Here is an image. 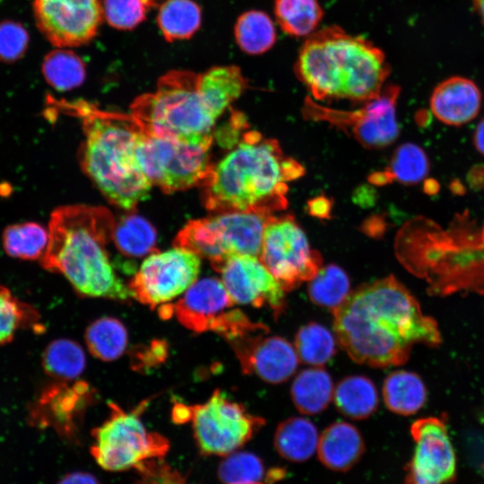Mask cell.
<instances>
[{"mask_svg": "<svg viewBox=\"0 0 484 484\" xmlns=\"http://www.w3.org/2000/svg\"><path fill=\"white\" fill-rule=\"evenodd\" d=\"M333 314L338 343L359 364L398 366L407 361L413 344L441 341L436 321L392 275L350 291Z\"/></svg>", "mask_w": 484, "mask_h": 484, "instance_id": "obj_1", "label": "cell"}, {"mask_svg": "<svg viewBox=\"0 0 484 484\" xmlns=\"http://www.w3.org/2000/svg\"><path fill=\"white\" fill-rule=\"evenodd\" d=\"M304 174L303 167L284 155L274 139L255 131L243 135L203 184L206 209L272 215L287 206V183Z\"/></svg>", "mask_w": 484, "mask_h": 484, "instance_id": "obj_2", "label": "cell"}, {"mask_svg": "<svg viewBox=\"0 0 484 484\" xmlns=\"http://www.w3.org/2000/svg\"><path fill=\"white\" fill-rule=\"evenodd\" d=\"M115 223L112 213L104 207L76 204L56 208L50 217L41 266L62 273L83 297L128 300L131 292L116 275L105 249L112 239Z\"/></svg>", "mask_w": 484, "mask_h": 484, "instance_id": "obj_3", "label": "cell"}, {"mask_svg": "<svg viewBox=\"0 0 484 484\" xmlns=\"http://www.w3.org/2000/svg\"><path fill=\"white\" fill-rule=\"evenodd\" d=\"M295 72L315 99L367 102L381 94L390 66L371 41L331 25L307 37Z\"/></svg>", "mask_w": 484, "mask_h": 484, "instance_id": "obj_4", "label": "cell"}, {"mask_svg": "<svg viewBox=\"0 0 484 484\" xmlns=\"http://www.w3.org/2000/svg\"><path fill=\"white\" fill-rule=\"evenodd\" d=\"M50 100L56 107L80 115L85 134L80 150V162L107 199L127 210L145 200L151 183L135 156L142 130L134 117L104 112L84 102Z\"/></svg>", "mask_w": 484, "mask_h": 484, "instance_id": "obj_5", "label": "cell"}, {"mask_svg": "<svg viewBox=\"0 0 484 484\" xmlns=\"http://www.w3.org/2000/svg\"><path fill=\"white\" fill-rule=\"evenodd\" d=\"M198 73L172 70L162 75L152 93L139 96L132 114L148 135L186 141L213 137L217 117L203 99L197 86Z\"/></svg>", "mask_w": 484, "mask_h": 484, "instance_id": "obj_6", "label": "cell"}, {"mask_svg": "<svg viewBox=\"0 0 484 484\" xmlns=\"http://www.w3.org/2000/svg\"><path fill=\"white\" fill-rule=\"evenodd\" d=\"M108 407V419L91 433L94 443L91 454L102 469L121 471L149 460L163 459L169 449V440L148 431L140 419L146 402L130 412L112 402Z\"/></svg>", "mask_w": 484, "mask_h": 484, "instance_id": "obj_7", "label": "cell"}, {"mask_svg": "<svg viewBox=\"0 0 484 484\" xmlns=\"http://www.w3.org/2000/svg\"><path fill=\"white\" fill-rule=\"evenodd\" d=\"M212 143V137L186 141L141 132L135 156L151 185L171 194L203 186L212 167L209 161Z\"/></svg>", "mask_w": 484, "mask_h": 484, "instance_id": "obj_8", "label": "cell"}, {"mask_svg": "<svg viewBox=\"0 0 484 484\" xmlns=\"http://www.w3.org/2000/svg\"><path fill=\"white\" fill-rule=\"evenodd\" d=\"M271 215L229 212L189 221L183 229L185 246L220 271L232 255L260 256L264 230Z\"/></svg>", "mask_w": 484, "mask_h": 484, "instance_id": "obj_9", "label": "cell"}, {"mask_svg": "<svg viewBox=\"0 0 484 484\" xmlns=\"http://www.w3.org/2000/svg\"><path fill=\"white\" fill-rule=\"evenodd\" d=\"M193 431L204 454L227 456L243 446L264 424L217 389L204 403L190 406Z\"/></svg>", "mask_w": 484, "mask_h": 484, "instance_id": "obj_10", "label": "cell"}, {"mask_svg": "<svg viewBox=\"0 0 484 484\" xmlns=\"http://www.w3.org/2000/svg\"><path fill=\"white\" fill-rule=\"evenodd\" d=\"M259 259L285 291L312 280L322 268L320 254L291 216H269Z\"/></svg>", "mask_w": 484, "mask_h": 484, "instance_id": "obj_11", "label": "cell"}, {"mask_svg": "<svg viewBox=\"0 0 484 484\" xmlns=\"http://www.w3.org/2000/svg\"><path fill=\"white\" fill-rule=\"evenodd\" d=\"M399 94L398 86L389 85L363 108L351 111L324 108L307 98L303 113L307 119L324 121L345 131L367 148L385 147L399 134L395 110Z\"/></svg>", "mask_w": 484, "mask_h": 484, "instance_id": "obj_12", "label": "cell"}, {"mask_svg": "<svg viewBox=\"0 0 484 484\" xmlns=\"http://www.w3.org/2000/svg\"><path fill=\"white\" fill-rule=\"evenodd\" d=\"M200 258L176 246L151 254L129 282L131 295L151 308L172 300L196 281Z\"/></svg>", "mask_w": 484, "mask_h": 484, "instance_id": "obj_13", "label": "cell"}, {"mask_svg": "<svg viewBox=\"0 0 484 484\" xmlns=\"http://www.w3.org/2000/svg\"><path fill=\"white\" fill-rule=\"evenodd\" d=\"M33 13L39 30L58 48L88 44L104 18L100 0H34Z\"/></svg>", "mask_w": 484, "mask_h": 484, "instance_id": "obj_14", "label": "cell"}, {"mask_svg": "<svg viewBox=\"0 0 484 484\" xmlns=\"http://www.w3.org/2000/svg\"><path fill=\"white\" fill-rule=\"evenodd\" d=\"M414 453L403 484H448L454 480L456 457L445 422L436 417L416 420L411 428Z\"/></svg>", "mask_w": 484, "mask_h": 484, "instance_id": "obj_15", "label": "cell"}, {"mask_svg": "<svg viewBox=\"0 0 484 484\" xmlns=\"http://www.w3.org/2000/svg\"><path fill=\"white\" fill-rule=\"evenodd\" d=\"M219 272L235 304L267 306L275 316L285 309V290L259 257L232 255Z\"/></svg>", "mask_w": 484, "mask_h": 484, "instance_id": "obj_16", "label": "cell"}, {"mask_svg": "<svg viewBox=\"0 0 484 484\" xmlns=\"http://www.w3.org/2000/svg\"><path fill=\"white\" fill-rule=\"evenodd\" d=\"M268 332L253 333L229 344L244 373L279 384L295 373L299 359L292 344L280 336H265Z\"/></svg>", "mask_w": 484, "mask_h": 484, "instance_id": "obj_17", "label": "cell"}, {"mask_svg": "<svg viewBox=\"0 0 484 484\" xmlns=\"http://www.w3.org/2000/svg\"><path fill=\"white\" fill-rule=\"evenodd\" d=\"M91 400L88 383L77 381L68 385L57 381L42 391L30 414L35 422L53 426L61 434L71 436Z\"/></svg>", "mask_w": 484, "mask_h": 484, "instance_id": "obj_18", "label": "cell"}, {"mask_svg": "<svg viewBox=\"0 0 484 484\" xmlns=\"http://www.w3.org/2000/svg\"><path fill=\"white\" fill-rule=\"evenodd\" d=\"M234 305L221 280L217 278L195 281L177 302L169 304L172 315L195 333L210 331L215 320Z\"/></svg>", "mask_w": 484, "mask_h": 484, "instance_id": "obj_19", "label": "cell"}, {"mask_svg": "<svg viewBox=\"0 0 484 484\" xmlns=\"http://www.w3.org/2000/svg\"><path fill=\"white\" fill-rule=\"evenodd\" d=\"M481 94L478 86L461 76L440 82L430 97V108L441 122L461 125L472 120L480 111Z\"/></svg>", "mask_w": 484, "mask_h": 484, "instance_id": "obj_20", "label": "cell"}, {"mask_svg": "<svg viewBox=\"0 0 484 484\" xmlns=\"http://www.w3.org/2000/svg\"><path fill=\"white\" fill-rule=\"evenodd\" d=\"M365 451L363 437L359 429L344 421L328 426L319 436L317 454L320 462L335 471L352 468Z\"/></svg>", "mask_w": 484, "mask_h": 484, "instance_id": "obj_21", "label": "cell"}, {"mask_svg": "<svg viewBox=\"0 0 484 484\" xmlns=\"http://www.w3.org/2000/svg\"><path fill=\"white\" fill-rule=\"evenodd\" d=\"M197 86L206 106L218 118L240 97L247 82L238 66L220 65L198 73Z\"/></svg>", "mask_w": 484, "mask_h": 484, "instance_id": "obj_22", "label": "cell"}, {"mask_svg": "<svg viewBox=\"0 0 484 484\" xmlns=\"http://www.w3.org/2000/svg\"><path fill=\"white\" fill-rule=\"evenodd\" d=\"M319 436L315 426L309 419L292 417L276 428L274 446L278 454L290 462H305L317 450Z\"/></svg>", "mask_w": 484, "mask_h": 484, "instance_id": "obj_23", "label": "cell"}, {"mask_svg": "<svg viewBox=\"0 0 484 484\" xmlns=\"http://www.w3.org/2000/svg\"><path fill=\"white\" fill-rule=\"evenodd\" d=\"M333 384L329 373L320 367L302 370L291 385V399L299 412L315 415L323 411L333 398Z\"/></svg>", "mask_w": 484, "mask_h": 484, "instance_id": "obj_24", "label": "cell"}, {"mask_svg": "<svg viewBox=\"0 0 484 484\" xmlns=\"http://www.w3.org/2000/svg\"><path fill=\"white\" fill-rule=\"evenodd\" d=\"M333 400L341 413L354 419L368 418L378 405L376 388L364 376H350L341 379L334 387Z\"/></svg>", "mask_w": 484, "mask_h": 484, "instance_id": "obj_25", "label": "cell"}, {"mask_svg": "<svg viewBox=\"0 0 484 484\" xmlns=\"http://www.w3.org/2000/svg\"><path fill=\"white\" fill-rule=\"evenodd\" d=\"M383 397L390 411L407 416L417 412L424 405L427 392L418 375L399 370L385 378Z\"/></svg>", "mask_w": 484, "mask_h": 484, "instance_id": "obj_26", "label": "cell"}, {"mask_svg": "<svg viewBox=\"0 0 484 484\" xmlns=\"http://www.w3.org/2000/svg\"><path fill=\"white\" fill-rule=\"evenodd\" d=\"M157 22L168 42L188 39L201 26L202 11L193 0H166L160 5Z\"/></svg>", "mask_w": 484, "mask_h": 484, "instance_id": "obj_27", "label": "cell"}, {"mask_svg": "<svg viewBox=\"0 0 484 484\" xmlns=\"http://www.w3.org/2000/svg\"><path fill=\"white\" fill-rule=\"evenodd\" d=\"M428 169L425 151L414 143H404L396 149L386 170L372 174L369 181L376 185H385L392 180L417 184L427 177Z\"/></svg>", "mask_w": 484, "mask_h": 484, "instance_id": "obj_28", "label": "cell"}, {"mask_svg": "<svg viewBox=\"0 0 484 484\" xmlns=\"http://www.w3.org/2000/svg\"><path fill=\"white\" fill-rule=\"evenodd\" d=\"M234 37L238 48L248 55H261L276 42L275 26L263 11L250 10L238 16L234 26Z\"/></svg>", "mask_w": 484, "mask_h": 484, "instance_id": "obj_29", "label": "cell"}, {"mask_svg": "<svg viewBox=\"0 0 484 484\" xmlns=\"http://www.w3.org/2000/svg\"><path fill=\"white\" fill-rule=\"evenodd\" d=\"M156 240L155 229L142 216L132 213L115 223L112 241L126 256L139 258L157 252Z\"/></svg>", "mask_w": 484, "mask_h": 484, "instance_id": "obj_30", "label": "cell"}, {"mask_svg": "<svg viewBox=\"0 0 484 484\" xmlns=\"http://www.w3.org/2000/svg\"><path fill=\"white\" fill-rule=\"evenodd\" d=\"M273 11L281 29L293 37H308L324 17L318 0H274Z\"/></svg>", "mask_w": 484, "mask_h": 484, "instance_id": "obj_31", "label": "cell"}, {"mask_svg": "<svg viewBox=\"0 0 484 484\" xmlns=\"http://www.w3.org/2000/svg\"><path fill=\"white\" fill-rule=\"evenodd\" d=\"M85 342L97 359L111 361L119 358L127 346L128 335L118 319L104 316L92 322L85 331Z\"/></svg>", "mask_w": 484, "mask_h": 484, "instance_id": "obj_32", "label": "cell"}, {"mask_svg": "<svg viewBox=\"0 0 484 484\" xmlns=\"http://www.w3.org/2000/svg\"><path fill=\"white\" fill-rule=\"evenodd\" d=\"M85 362L82 348L69 339L51 341L44 350L41 358L45 372L60 382L76 379L84 370Z\"/></svg>", "mask_w": 484, "mask_h": 484, "instance_id": "obj_33", "label": "cell"}, {"mask_svg": "<svg viewBox=\"0 0 484 484\" xmlns=\"http://www.w3.org/2000/svg\"><path fill=\"white\" fill-rule=\"evenodd\" d=\"M2 239L4 249L9 256L22 260H40L48 244L49 232L39 223L23 222L6 227Z\"/></svg>", "mask_w": 484, "mask_h": 484, "instance_id": "obj_34", "label": "cell"}, {"mask_svg": "<svg viewBox=\"0 0 484 484\" xmlns=\"http://www.w3.org/2000/svg\"><path fill=\"white\" fill-rule=\"evenodd\" d=\"M41 70L47 82L61 91L81 86L86 77L83 61L73 51L65 48L50 51L42 62Z\"/></svg>", "mask_w": 484, "mask_h": 484, "instance_id": "obj_35", "label": "cell"}, {"mask_svg": "<svg viewBox=\"0 0 484 484\" xmlns=\"http://www.w3.org/2000/svg\"><path fill=\"white\" fill-rule=\"evenodd\" d=\"M336 337L316 323L302 326L296 334L294 348L298 359L307 365L321 367L335 354Z\"/></svg>", "mask_w": 484, "mask_h": 484, "instance_id": "obj_36", "label": "cell"}, {"mask_svg": "<svg viewBox=\"0 0 484 484\" xmlns=\"http://www.w3.org/2000/svg\"><path fill=\"white\" fill-rule=\"evenodd\" d=\"M350 282L346 272L335 264L319 270L309 281L307 291L312 302L333 311L340 307L350 290Z\"/></svg>", "mask_w": 484, "mask_h": 484, "instance_id": "obj_37", "label": "cell"}, {"mask_svg": "<svg viewBox=\"0 0 484 484\" xmlns=\"http://www.w3.org/2000/svg\"><path fill=\"white\" fill-rule=\"evenodd\" d=\"M39 315L12 291L0 286V346L11 342L20 330L39 325Z\"/></svg>", "mask_w": 484, "mask_h": 484, "instance_id": "obj_38", "label": "cell"}, {"mask_svg": "<svg viewBox=\"0 0 484 484\" xmlns=\"http://www.w3.org/2000/svg\"><path fill=\"white\" fill-rule=\"evenodd\" d=\"M218 476L224 484H258L264 476V466L249 452H234L220 463Z\"/></svg>", "mask_w": 484, "mask_h": 484, "instance_id": "obj_39", "label": "cell"}, {"mask_svg": "<svg viewBox=\"0 0 484 484\" xmlns=\"http://www.w3.org/2000/svg\"><path fill=\"white\" fill-rule=\"evenodd\" d=\"M103 16L117 30H133L146 19L148 5L143 0H104Z\"/></svg>", "mask_w": 484, "mask_h": 484, "instance_id": "obj_40", "label": "cell"}, {"mask_svg": "<svg viewBox=\"0 0 484 484\" xmlns=\"http://www.w3.org/2000/svg\"><path fill=\"white\" fill-rule=\"evenodd\" d=\"M25 27L14 21L0 22V61L11 64L21 59L29 46Z\"/></svg>", "mask_w": 484, "mask_h": 484, "instance_id": "obj_41", "label": "cell"}, {"mask_svg": "<svg viewBox=\"0 0 484 484\" xmlns=\"http://www.w3.org/2000/svg\"><path fill=\"white\" fill-rule=\"evenodd\" d=\"M135 470L138 474L136 484H189L177 469L162 459L143 462Z\"/></svg>", "mask_w": 484, "mask_h": 484, "instance_id": "obj_42", "label": "cell"}, {"mask_svg": "<svg viewBox=\"0 0 484 484\" xmlns=\"http://www.w3.org/2000/svg\"><path fill=\"white\" fill-rule=\"evenodd\" d=\"M168 357V344L154 340L149 345L136 346L131 352V366L136 371H145L161 364Z\"/></svg>", "mask_w": 484, "mask_h": 484, "instance_id": "obj_43", "label": "cell"}, {"mask_svg": "<svg viewBox=\"0 0 484 484\" xmlns=\"http://www.w3.org/2000/svg\"><path fill=\"white\" fill-rule=\"evenodd\" d=\"M56 484H100V482L90 473L75 471L65 475Z\"/></svg>", "mask_w": 484, "mask_h": 484, "instance_id": "obj_44", "label": "cell"}, {"mask_svg": "<svg viewBox=\"0 0 484 484\" xmlns=\"http://www.w3.org/2000/svg\"><path fill=\"white\" fill-rule=\"evenodd\" d=\"M330 207L328 200L324 197H317L309 203L311 213L319 217L327 215Z\"/></svg>", "mask_w": 484, "mask_h": 484, "instance_id": "obj_45", "label": "cell"}, {"mask_svg": "<svg viewBox=\"0 0 484 484\" xmlns=\"http://www.w3.org/2000/svg\"><path fill=\"white\" fill-rule=\"evenodd\" d=\"M190 406L182 403L175 405L172 412V418L177 423H185L190 420Z\"/></svg>", "mask_w": 484, "mask_h": 484, "instance_id": "obj_46", "label": "cell"}, {"mask_svg": "<svg viewBox=\"0 0 484 484\" xmlns=\"http://www.w3.org/2000/svg\"><path fill=\"white\" fill-rule=\"evenodd\" d=\"M474 144L477 150L484 155V118L476 127L474 133Z\"/></svg>", "mask_w": 484, "mask_h": 484, "instance_id": "obj_47", "label": "cell"}, {"mask_svg": "<svg viewBox=\"0 0 484 484\" xmlns=\"http://www.w3.org/2000/svg\"><path fill=\"white\" fill-rule=\"evenodd\" d=\"M474 8L484 24V0H472Z\"/></svg>", "mask_w": 484, "mask_h": 484, "instance_id": "obj_48", "label": "cell"}, {"mask_svg": "<svg viewBox=\"0 0 484 484\" xmlns=\"http://www.w3.org/2000/svg\"><path fill=\"white\" fill-rule=\"evenodd\" d=\"M479 246L481 247V249L484 250V228H483L482 235H481V242H480Z\"/></svg>", "mask_w": 484, "mask_h": 484, "instance_id": "obj_49", "label": "cell"}]
</instances>
